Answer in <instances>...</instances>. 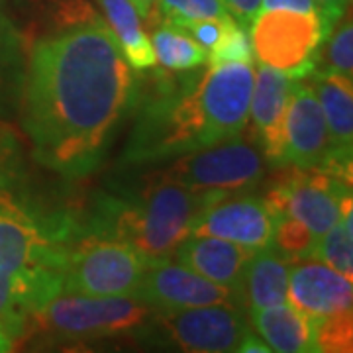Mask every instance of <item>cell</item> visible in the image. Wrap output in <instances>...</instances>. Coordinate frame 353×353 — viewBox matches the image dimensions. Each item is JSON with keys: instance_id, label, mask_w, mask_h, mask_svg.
<instances>
[{"instance_id": "1", "label": "cell", "mask_w": 353, "mask_h": 353, "mask_svg": "<svg viewBox=\"0 0 353 353\" xmlns=\"http://www.w3.org/2000/svg\"><path fill=\"white\" fill-rule=\"evenodd\" d=\"M138 77L101 16L87 10L32 48L22 122L34 157L69 179L99 169L134 110Z\"/></svg>"}, {"instance_id": "2", "label": "cell", "mask_w": 353, "mask_h": 353, "mask_svg": "<svg viewBox=\"0 0 353 353\" xmlns=\"http://www.w3.org/2000/svg\"><path fill=\"white\" fill-rule=\"evenodd\" d=\"M255 65H208L190 73L153 71L138 85L136 124L124 161H169L228 139L240 138L250 118Z\"/></svg>"}, {"instance_id": "3", "label": "cell", "mask_w": 353, "mask_h": 353, "mask_svg": "<svg viewBox=\"0 0 353 353\" xmlns=\"http://www.w3.org/2000/svg\"><path fill=\"white\" fill-rule=\"evenodd\" d=\"M71 220L46 218L0 189V324L12 336H24L32 316L63 290Z\"/></svg>"}, {"instance_id": "4", "label": "cell", "mask_w": 353, "mask_h": 353, "mask_svg": "<svg viewBox=\"0 0 353 353\" xmlns=\"http://www.w3.org/2000/svg\"><path fill=\"white\" fill-rule=\"evenodd\" d=\"M222 190H192L171 179L157 183L132 201L104 204L87 230L108 234L134 245L150 263L171 259L176 245L190 236L194 220L210 204L222 201Z\"/></svg>"}, {"instance_id": "5", "label": "cell", "mask_w": 353, "mask_h": 353, "mask_svg": "<svg viewBox=\"0 0 353 353\" xmlns=\"http://www.w3.org/2000/svg\"><path fill=\"white\" fill-rule=\"evenodd\" d=\"M150 261L128 241L73 226L63 290L88 296H134Z\"/></svg>"}, {"instance_id": "6", "label": "cell", "mask_w": 353, "mask_h": 353, "mask_svg": "<svg viewBox=\"0 0 353 353\" xmlns=\"http://www.w3.org/2000/svg\"><path fill=\"white\" fill-rule=\"evenodd\" d=\"M152 314V308L136 296L59 292L32 316L30 328L59 341H94L141 330Z\"/></svg>"}, {"instance_id": "7", "label": "cell", "mask_w": 353, "mask_h": 353, "mask_svg": "<svg viewBox=\"0 0 353 353\" xmlns=\"http://www.w3.org/2000/svg\"><path fill=\"white\" fill-rule=\"evenodd\" d=\"M265 201L277 216L303 222L316 238L352 210V179L326 167H292L279 176Z\"/></svg>"}, {"instance_id": "8", "label": "cell", "mask_w": 353, "mask_h": 353, "mask_svg": "<svg viewBox=\"0 0 353 353\" xmlns=\"http://www.w3.org/2000/svg\"><path fill=\"white\" fill-rule=\"evenodd\" d=\"M141 328L152 341L190 353L238 352L250 320L238 304H208L173 312H157Z\"/></svg>"}, {"instance_id": "9", "label": "cell", "mask_w": 353, "mask_h": 353, "mask_svg": "<svg viewBox=\"0 0 353 353\" xmlns=\"http://www.w3.org/2000/svg\"><path fill=\"white\" fill-rule=\"evenodd\" d=\"M250 30L253 55L259 63L292 79L310 77L316 53L326 39L320 16L292 10H259Z\"/></svg>"}, {"instance_id": "10", "label": "cell", "mask_w": 353, "mask_h": 353, "mask_svg": "<svg viewBox=\"0 0 353 353\" xmlns=\"http://www.w3.org/2000/svg\"><path fill=\"white\" fill-rule=\"evenodd\" d=\"M159 176L192 190L241 192L263 181L265 157L255 145L234 138L176 157Z\"/></svg>"}, {"instance_id": "11", "label": "cell", "mask_w": 353, "mask_h": 353, "mask_svg": "<svg viewBox=\"0 0 353 353\" xmlns=\"http://www.w3.org/2000/svg\"><path fill=\"white\" fill-rule=\"evenodd\" d=\"M138 301L148 304L153 312H173L208 304H238L243 301L236 290L216 285L199 273L169 259L150 263L138 290Z\"/></svg>"}, {"instance_id": "12", "label": "cell", "mask_w": 353, "mask_h": 353, "mask_svg": "<svg viewBox=\"0 0 353 353\" xmlns=\"http://www.w3.org/2000/svg\"><path fill=\"white\" fill-rule=\"evenodd\" d=\"M277 212L259 196H236L210 204L194 220L190 236H212L261 250L273 245Z\"/></svg>"}, {"instance_id": "13", "label": "cell", "mask_w": 353, "mask_h": 353, "mask_svg": "<svg viewBox=\"0 0 353 353\" xmlns=\"http://www.w3.org/2000/svg\"><path fill=\"white\" fill-rule=\"evenodd\" d=\"M294 81L287 73L269 65H255L250 114L253 136L261 155L271 165H285V120Z\"/></svg>"}, {"instance_id": "14", "label": "cell", "mask_w": 353, "mask_h": 353, "mask_svg": "<svg viewBox=\"0 0 353 353\" xmlns=\"http://www.w3.org/2000/svg\"><path fill=\"white\" fill-rule=\"evenodd\" d=\"M285 163L320 167L332 155L326 120L310 81L296 79L285 120Z\"/></svg>"}, {"instance_id": "15", "label": "cell", "mask_w": 353, "mask_h": 353, "mask_svg": "<svg viewBox=\"0 0 353 353\" xmlns=\"http://www.w3.org/2000/svg\"><path fill=\"white\" fill-rule=\"evenodd\" d=\"M287 301L314 320L352 310V277L322 261H303L289 269Z\"/></svg>"}, {"instance_id": "16", "label": "cell", "mask_w": 353, "mask_h": 353, "mask_svg": "<svg viewBox=\"0 0 353 353\" xmlns=\"http://www.w3.org/2000/svg\"><path fill=\"white\" fill-rule=\"evenodd\" d=\"M312 87L326 120L332 155L320 167L352 179L353 145V88L352 77L312 71Z\"/></svg>"}, {"instance_id": "17", "label": "cell", "mask_w": 353, "mask_h": 353, "mask_svg": "<svg viewBox=\"0 0 353 353\" xmlns=\"http://www.w3.org/2000/svg\"><path fill=\"white\" fill-rule=\"evenodd\" d=\"M257 250L212 236H187L176 245V263L189 267L216 285L236 290L241 296L243 271ZM243 301V299H241Z\"/></svg>"}, {"instance_id": "18", "label": "cell", "mask_w": 353, "mask_h": 353, "mask_svg": "<svg viewBox=\"0 0 353 353\" xmlns=\"http://www.w3.org/2000/svg\"><path fill=\"white\" fill-rule=\"evenodd\" d=\"M255 334L279 353H312L318 350L316 320L292 304L281 303L250 312Z\"/></svg>"}, {"instance_id": "19", "label": "cell", "mask_w": 353, "mask_h": 353, "mask_svg": "<svg viewBox=\"0 0 353 353\" xmlns=\"http://www.w3.org/2000/svg\"><path fill=\"white\" fill-rule=\"evenodd\" d=\"M289 292V263L273 245L253 253L241 279V299L248 314L267 306L287 303Z\"/></svg>"}, {"instance_id": "20", "label": "cell", "mask_w": 353, "mask_h": 353, "mask_svg": "<svg viewBox=\"0 0 353 353\" xmlns=\"http://www.w3.org/2000/svg\"><path fill=\"white\" fill-rule=\"evenodd\" d=\"M110 32L120 46L126 63L134 71H145L155 67V53L143 26L139 22L138 8L132 0H97Z\"/></svg>"}, {"instance_id": "21", "label": "cell", "mask_w": 353, "mask_h": 353, "mask_svg": "<svg viewBox=\"0 0 353 353\" xmlns=\"http://www.w3.org/2000/svg\"><path fill=\"white\" fill-rule=\"evenodd\" d=\"M152 48L155 61L169 71H190L206 61V50L189 32L173 22H163L153 30Z\"/></svg>"}, {"instance_id": "22", "label": "cell", "mask_w": 353, "mask_h": 353, "mask_svg": "<svg viewBox=\"0 0 353 353\" xmlns=\"http://www.w3.org/2000/svg\"><path fill=\"white\" fill-rule=\"evenodd\" d=\"M310 257H316L322 263H328L336 271L352 277L353 275V214L345 212L340 220L324 232Z\"/></svg>"}, {"instance_id": "23", "label": "cell", "mask_w": 353, "mask_h": 353, "mask_svg": "<svg viewBox=\"0 0 353 353\" xmlns=\"http://www.w3.org/2000/svg\"><path fill=\"white\" fill-rule=\"evenodd\" d=\"M326 48L324 61H316L314 71L334 73V75H353V28L352 18H341L332 30L328 38L322 41Z\"/></svg>"}, {"instance_id": "24", "label": "cell", "mask_w": 353, "mask_h": 353, "mask_svg": "<svg viewBox=\"0 0 353 353\" xmlns=\"http://www.w3.org/2000/svg\"><path fill=\"white\" fill-rule=\"evenodd\" d=\"M208 65L226 63H253V48L245 28L230 16L224 24L220 38L210 50L206 51Z\"/></svg>"}, {"instance_id": "25", "label": "cell", "mask_w": 353, "mask_h": 353, "mask_svg": "<svg viewBox=\"0 0 353 353\" xmlns=\"http://www.w3.org/2000/svg\"><path fill=\"white\" fill-rule=\"evenodd\" d=\"M316 241L318 238L303 222L290 216H277V224L273 232V245L283 257H289L292 261L306 259L314 250Z\"/></svg>"}, {"instance_id": "26", "label": "cell", "mask_w": 353, "mask_h": 353, "mask_svg": "<svg viewBox=\"0 0 353 353\" xmlns=\"http://www.w3.org/2000/svg\"><path fill=\"white\" fill-rule=\"evenodd\" d=\"M352 310L316 320V340L320 352H352L353 347Z\"/></svg>"}, {"instance_id": "27", "label": "cell", "mask_w": 353, "mask_h": 353, "mask_svg": "<svg viewBox=\"0 0 353 353\" xmlns=\"http://www.w3.org/2000/svg\"><path fill=\"white\" fill-rule=\"evenodd\" d=\"M157 6L165 22L232 16L222 0H157Z\"/></svg>"}, {"instance_id": "28", "label": "cell", "mask_w": 353, "mask_h": 353, "mask_svg": "<svg viewBox=\"0 0 353 353\" xmlns=\"http://www.w3.org/2000/svg\"><path fill=\"white\" fill-rule=\"evenodd\" d=\"M226 18H199V20H176L173 24L181 26L189 32L192 38L196 39L201 43L204 50L208 51L212 46H214L222 30H224V24H226Z\"/></svg>"}, {"instance_id": "29", "label": "cell", "mask_w": 353, "mask_h": 353, "mask_svg": "<svg viewBox=\"0 0 353 353\" xmlns=\"http://www.w3.org/2000/svg\"><path fill=\"white\" fill-rule=\"evenodd\" d=\"M16 51V32L8 18L0 10V83L4 79V71L12 61V55Z\"/></svg>"}, {"instance_id": "30", "label": "cell", "mask_w": 353, "mask_h": 353, "mask_svg": "<svg viewBox=\"0 0 353 353\" xmlns=\"http://www.w3.org/2000/svg\"><path fill=\"white\" fill-rule=\"evenodd\" d=\"M316 4L320 6V12H322V28H324V34L328 38L332 34V30L336 28V24L343 18V14L350 6V0H314Z\"/></svg>"}, {"instance_id": "31", "label": "cell", "mask_w": 353, "mask_h": 353, "mask_svg": "<svg viewBox=\"0 0 353 353\" xmlns=\"http://www.w3.org/2000/svg\"><path fill=\"white\" fill-rule=\"evenodd\" d=\"M226 4L228 12L236 18V22L243 26L245 30L250 28L253 18L257 16L261 8V0H222Z\"/></svg>"}, {"instance_id": "32", "label": "cell", "mask_w": 353, "mask_h": 353, "mask_svg": "<svg viewBox=\"0 0 353 353\" xmlns=\"http://www.w3.org/2000/svg\"><path fill=\"white\" fill-rule=\"evenodd\" d=\"M259 10H292V12L316 14V16L322 18L320 6L316 4L314 0H261Z\"/></svg>"}, {"instance_id": "33", "label": "cell", "mask_w": 353, "mask_h": 353, "mask_svg": "<svg viewBox=\"0 0 353 353\" xmlns=\"http://www.w3.org/2000/svg\"><path fill=\"white\" fill-rule=\"evenodd\" d=\"M238 352L241 353H265V352H271L269 350V345L265 343L259 336H255V334H248V336H243V340L240 341V345H238Z\"/></svg>"}, {"instance_id": "34", "label": "cell", "mask_w": 353, "mask_h": 353, "mask_svg": "<svg viewBox=\"0 0 353 353\" xmlns=\"http://www.w3.org/2000/svg\"><path fill=\"white\" fill-rule=\"evenodd\" d=\"M134 2V6L138 8V12L141 18H150V14L153 12V8H155V4H157V0H132Z\"/></svg>"}, {"instance_id": "35", "label": "cell", "mask_w": 353, "mask_h": 353, "mask_svg": "<svg viewBox=\"0 0 353 353\" xmlns=\"http://www.w3.org/2000/svg\"><path fill=\"white\" fill-rule=\"evenodd\" d=\"M14 347V340L12 336L4 330V326L0 324V353L10 352Z\"/></svg>"}, {"instance_id": "36", "label": "cell", "mask_w": 353, "mask_h": 353, "mask_svg": "<svg viewBox=\"0 0 353 353\" xmlns=\"http://www.w3.org/2000/svg\"><path fill=\"white\" fill-rule=\"evenodd\" d=\"M2 185H4V183H2V181H0V189H2Z\"/></svg>"}]
</instances>
